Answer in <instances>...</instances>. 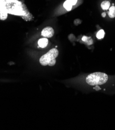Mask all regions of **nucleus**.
Returning <instances> with one entry per match:
<instances>
[{"label":"nucleus","mask_w":115,"mask_h":130,"mask_svg":"<svg viewBox=\"0 0 115 130\" xmlns=\"http://www.w3.org/2000/svg\"><path fill=\"white\" fill-rule=\"evenodd\" d=\"M59 51L56 48L50 50L47 53L44 55L40 59V62L43 66H54L56 63V58L58 56Z\"/></svg>","instance_id":"obj_2"},{"label":"nucleus","mask_w":115,"mask_h":130,"mask_svg":"<svg viewBox=\"0 0 115 130\" xmlns=\"http://www.w3.org/2000/svg\"><path fill=\"white\" fill-rule=\"evenodd\" d=\"M101 7L103 10H107L110 7V2L108 1H104L101 3Z\"/></svg>","instance_id":"obj_7"},{"label":"nucleus","mask_w":115,"mask_h":130,"mask_svg":"<svg viewBox=\"0 0 115 130\" xmlns=\"http://www.w3.org/2000/svg\"><path fill=\"white\" fill-rule=\"evenodd\" d=\"M7 14L4 10H0V19L4 20L7 18Z\"/></svg>","instance_id":"obj_8"},{"label":"nucleus","mask_w":115,"mask_h":130,"mask_svg":"<svg viewBox=\"0 0 115 130\" xmlns=\"http://www.w3.org/2000/svg\"><path fill=\"white\" fill-rule=\"evenodd\" d=\"M106 15V12H103V13H102V16L103 17H105Z\"/></svg>","instance_id":"obj_11"},{"label":"nucleus","mask_w":115,"mask_h":130,"mask_svg":"<svg viewBox=\"0 0 115 130\" xmlns=\"http://www.w3.org/2000/svg\"><path fill=\"white\" fill-rule=\"evenodd\" d=\"M77 2V0H67L64 3L63 6L68 11H70L71 10L72 6L75 5Z\"/></svg>","instance_id":"obj_4"},{"label":"nucleus","mask_w":115,"mask_h":130,"mask_svg":"<svg viewBox=\"0 0 115 130\" xmlns=\"http://www.w3.org/2000/svg\"><path fill=\"white\" fill-rule=\"evenodd\" d=\"M54 30L50 27H47L44 28L42 31V35L45 38H50L54 35Z\"/></svg>","instance_id":"obj_3"},{"label":"nucleus","mask_w":115,"mask_h":130,"mask_svg":"<svg viewBox=\"0 0 115 130\" xmlns=\"http://www.w3.org/2000/svg\"><path fill=\"white\" fill-rule=\"evenodd\" d=\"M108 15L110 18H113L115 17V6H112L111 7H109Z\"/></svg>","instance_id":"obj_6"},{"label":"nucleus","mask_w":115,"mask_h":130,"mask_svg":"<svg viewBox=\"0 0 115 130\" xmlns=\"http://www.w3.org/2000/svg\"><path fill=\"white\" fill-rule=\"evenodd\" d=\"M48 44V40L46 38H41L38 41V46L43 48H45L47 46Z\"/></svg>","instance_id":"obj_5"},{"label":"nucleus","mask_w":115,"mask_h":130,"mask_svg":"<svg viewBox=\"0 0 115 130\" xmlns=\"http://www.w3.org/2000/svg\"><path fill=\"white\" fill-rule=\"evenodd\" d=\"M104 35H105L104 31L103 30H101L97 32L96 34V37L98 39H102L104 37Z\"/></svg>","instance_id":"obj_9"},{"label":"nucleus","mask_w":115,"mask_h":130,"mask_svg":"<svg viewBox=\"0 0 115 130\" xmlns=\"http://www.w3.org/2000/svg\"><path fill=\"white\" fill-rule=\"evenodd\" d=\"M94 89H95V90H99L101 89V88H100V87L98 86V85H96V86H95V87Z\"/></svg>","instance_id":"obj_10"},{"label":"nucleus","mask_w":115,"mask_h":130,"mask_svg":"<svg viewBox=\"0 0 115 130\" xmlns=\"http://www.w3.org/2000/svg\"><path fill=\"white\" fill-rule=\"evenodd\" d=\"M108 78V75L105 73L95 72L87 77L86 82L88 84L91 86L102 85L107 82Z\"/></svg>","instance_id":"obj_1"},{"label":"nucleus","mask_w":115,"mask_h":130,"mask_svg":"<svg viewBox=\"0 0 115 130\" xmlns=\"http://www.w3.org/2000/svg\"><path fill=\"white\" fill-rule=\"evenodd\" d=\"M87 37H86V36H84L83 38V40L84 41H86V40H87Z\"/></svg>","instance_id":"obj_12"}]
</instances>
